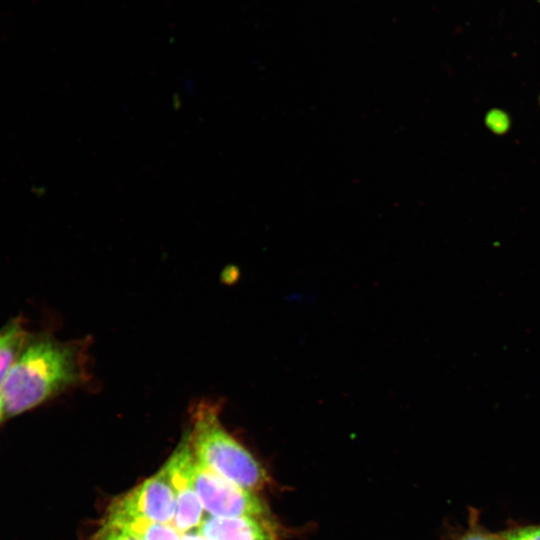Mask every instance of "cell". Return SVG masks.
I'll return each instance as SVG.
<instances>
[{"mask_svg":"<svg viewBox=\"0 0 540 540\" xmlns=\"http://www.w3.org/2000/svg\"><path fill=\"white\" fill-rule=\"evenodd\" d=\"M104 522L116 526L138 540H181L182 534L172 525L108 508Z\"/></svg>","mask_w":540,"mask_h":540,"instance_id":"52a82bcc","label":"cell"},{"mask_svg":"<svg viewBox=\"0 0 540 540\" xmlns=\"http://www.w3.org/2000/svg\"><path fill=\"white\" fill-rule=\"evenodd\" d=\"M181 540H208L204 536H202L198 530H192L185 534H182Z\"/></svg>","mask_w":540,"mask_h":540,"instance_id":"4fadbf2b","label":"cell"},{"mask_svg":"<svg viewBox=\"0 0 540 540\" xmlns=\"http://www.w3.org/2000/svg\"><path fill=\"white\" fill-rule=\"evenodd\" d=\"M4 416H5L4 403H3V399L0 393V421L2 420Z\"/></svg>","mask_w":540,"mask_h":540,"instance_id":"5bb4252c","label":"cell"},{"mask_svg":"<svg viewBox=\"0 0 540 540\" xmlns=\"http://www.w3.org/2000/svg\"><path fill=\"white\" fill-rule=\"evenodd\" d=\"M460 540H497L490 535H486L479 532L468 533L463 536Z\"/></svg>","mask_w":540,"mask_h":540,"instance_id":"7c38bea8","label":"cell"},{"mask_svg":"<svg viewBox=\"0 0 540 540\" xmlns=\"http://www.w3.org/2000/svg\"><path fill=\"white\" fill-rule=\"evenodd\" d=\"M192 474L195 491L209 515L268 517L266 506L256 494L211 471L196 457Z\"/></svg>","mask_w":540,"mask_h":540,"instance_id":"3957f363","label":"cell"},{"mask_svg":"<svg viewBox=\"0 0 540 540\" xmlns=\"http://www.w3.org/2000/svg\"><path fill=\"white\" fill-rule=\"evenodd\" d=\"M109 508L171 525L176 509L174 490L161 468L157 474L113 501Z\"/></svg>","mask_w":540,"mask_h":540,"instance_id":"5b68a950","label":"cell"},{"mask_svg":"<svg viewBox=\"0 0 540 540\" xmlns=\"http://www.w3.org/2000/svg\"><path fill=\"white\" fill-rule=\"evenodd\" d=\"M506 540H540V526H530L509 532Z\"/></svg>","mask_w":540,"mask_h":540,"instance_id":"8fae6325","label":"cell"},{"mask_svg":"<svg viewBox=\"0 0 540 540\" xmlns=\"http://www.w3.org/2000/svg\"><path fill=\"white\" fill-rule=\"evenodd\" d=\"M94 540H138L128 532L103 521Z\"/></svg>","mask_w":540,"mask_h":540,"instance_id":"9c48e42d","label":"cell"},{"mask_svg":"<svg viewBox=\"0 0 540 540\" xmlns=\"http://www.w3.org/2000/svg\"><path fill=\"white\" fill-rule=\"evenodd\" d=\"M194 461L195 455L187 434L162 467L175 495L176 509L171 525L181 534L198 529L204 518V508L193 484Z\"/></svg>","mask_w":540,"mask_h":540,"instance_id":"277c9868","label":"cell"},{"mask_svg":"<svg viewBox=\"0 0 540 540\" xmlns=\"http://www.w3.org/2000/svg\"><path fill=\"white\" fill-rule=\"evenodd\" d=\"M28 337L20 319H14L0 329V390Z\"/></svg>","mask_w":540,"mask_h":540,"instance_id":"ba28073f","label":"cell"},{"mask_svg":"<svg viewBox=\"0 0 540 540\" xmlns=\"http://www.w3.org/2000/svg\"><path fill=\"white\" fill-rule=\"evenodd\" d=\"M198 532L208 540H278L267 517L204 516Z\"/></svg>","mask_w":540,"mask_h":540,"instance_id":"8992f818","label":"cell"},{"mask_svg":"<svg viewBox=\"0 0 540 540\" xmlns=\"http://www.w3.org/2000/svg\"><path fill=\"white\" fill-rule=\"evenodd\" d=\"M486 124L496 133H503L509 128V117L501 110H491L486 116Z\"/></svg>","mask_w":540,"mask_h":540,"instance_id":"30bf717a","label":"cell"},{"mask_svg":"<svg viewBox=\"0 0 540 540\" xmlns=\"http://www.w3.org/2000/svg\"><path fill=\"white\" fill-rule=\"evenodd\" d=\"M188 436L197 460L216 474L252 492L268 482L264 467L225 430L215 405L196 406Z\"/></svg>","mask_w":540,"mask_h":540,"instance_id":"7a4b0ae2","label":"cell"},{"mask_svg":"<svg viewBox=\"0 0 540 540\" xmlns=\"http://www.w3.org/2000/svg\"><path fill=\"white\" fill-rule=\"evenodd\" d=\"M83 348L47 335L28 337L0 390L5 416L31 410L84 379Z\"/></svg>","mask_w":540,"mask_h":540,"instance_id":"6da1fadb","label":"cell"}]
</instances>
